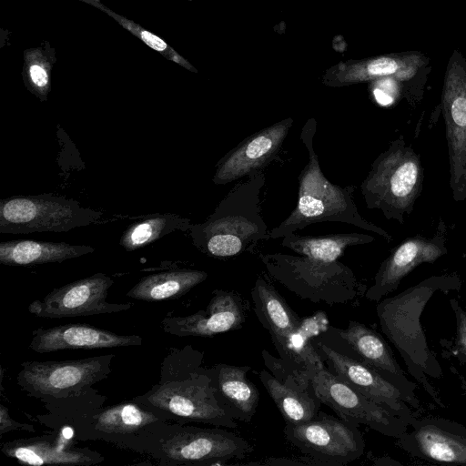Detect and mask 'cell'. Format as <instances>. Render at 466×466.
<instances>
[{"instance_id": "cell-6", "label": "cell", "mask_w": 466, "mask_h": 466, "mask_svg": "<svg viewBox=\"0 0 466 466\" xmlns=\"http://www.w3.org/2000/svg\"><path fill=\"white\" fill-rule=\"evenodd\" d=\"M286 439L319 466H342L359 459L365 441L358 425L319 411L313 419L286 423Z\"/></svg>"}, {"instance_id": "cell-29", "label": "cell", "mask_w": 466, "mask_h": 466, "mask_svg": "<svg viewBox=\"0 0 466 466\" xmlns=\"http://www.w3.org/2000/svg\"><path fill=\"white\" fill-rule=\"evenodd\" d=\"M190 220L176 214H155L131 224L120 238L127 251L141 248L175 230H187Z\"/></svg>"}, {"instance_id": "cell-11", "label": "cell", "mask_w": 466, "mask_h": 466, "mask_svg": "<svg viewBox=\"0 0 466 466\" xmlns=\"http://www.w3.org/2000/svg\"><path fill=\"white\" fill-rule=\"evenodd\" d=\"M315 392L340 419L392 438H400L409 423L383 406L368 399L332 374L325 366L311 380Z\"/></svg>"}, {"instance_id": "cell-13", "label": "cell", "mask_w": 466, "mask_h": 466, "mask_svg": "<svg viewBox=\"0 0 466 466\" xmlns=\"http://www.w3.org/2000/svg\"><path fill=\"white\" fill-rule=\"evenodd\" d=\"M114 281L103 273L71 282L55 289L42 299L34 300L30 313L41 318H67L127 310L132 303H109L106 297Z\"/></svg>"}, {"instance_id": "cell-10", "label": "cell", "mask_w": 466, "mask_h": 466, "mask_svg": "<svg viewBox=\"0 0 466 466\" xmlns=\"http://www.w3.org/2000/svg\"><path fill=\"white\" fill-rule=\"evenodd\" d=\"M420 173L411 152L391 147L374 161L360 186L368 208H380L385 214L404 208L415 195Z\"/></svg>"}, {"instance_id": "cell-20", "label": "cell", "mask_w": 466, "mask_h": 466, "mask_svg": "<svg viewBox=\"0 0 466 466\" xmlns=\"http://www.w3.org/2000/svg\"><path fill=\"white\" fill-rule=\"evenodd\" d=\"M250 366L219 363L204 370L219 406L234 420L250 422L258 405L259 392L247 378Z\"/></svg>"}, {"instance_id": "cell-8", "label": "cell", "mask_w": 466, "mask_h": 466, "mask_svg": "<svg viewBox=\"0 0 466 466\" xmlns=\"http://www.w3.org/2000/svg\"><path fill=\"white\" fill-rule=\"evenodd\" d=\"M155 408L187 420L236 429L238 423L218 403L204 370L184 374L181 379L163 382L146 396Z\"/></svg>"}, {"instance_id": "cell-36", "label": "cell", "mask_w": 466, "mask_h": 466, "mask_svg": "<svg viewBox=\"0 0 466 466\" xmlns=\"http://www.w3.org/2000/svg\"><path fill=\"white\" fill-rule=\"evenodd\" d=\"M248 465H316L313 461L293 460L289 458H269L263 461L248 462Z\"/></svg>"}, {"instance_id": "cell-21", "label": "cell", "mask_w": 466, "mask_h": 466, "mask_svg": "<svg viewBox=\"0 0 466 466\" xmlns=\"http://www.w3.org/2000/svg\"><path fill=\"white\" fill-rule=\"evenodd\" d=\"M424 57L416 52L381 56L351 65L339 66L327 73L324 83L341 86L384 77L411 78L423 65Z\"/></svg>"}, {"instance_id": "cell-9", "label": "cell", "mask_w": 466, "mask_h": 466, "mask_svg": "<svg viewBox=\"0 0 466 466\" xmlns=\"http://www.w3.org/2000/svg\"><path fill=\"white\" fill-rule=\"evenodd\" d=\"M113 355L64 361H25L18 385L29 394L56 398L79 394L110 372Z\"/></svg>"}, {"instance_id": "cell-26", "label": "cell", "mask_w": 466, "mask_h": 466, "mask_svg": "<svg viewBox=\"0 0 466 466\" xmlns=\"http://www.w3.org/2000/svg\"><path fill=\"white\" fill-rule=\"evenodd\" d=\"M95 249L86 245L18 239L0 243V263L6 266H35L63 262Z\"/></svg>"}, {"instance_id": "cell-15", "label": "cell", "mask_w": 466, "mask_h": 466, "mask_svg": "<svg viewBox=\"0 0 466 466\" xmlns=\"http://www.w3.org/2000/svg\"><path fill=\"white\" fill-rule=\"evenodd\" d=\"M319 337L330 348L370 366L408 391L415 393L416 384L410 380L397 362L383 337L356 320L346 329L327 326Z\"/></svg>"}, {"instance_id": "cell-5", "label": "cell", "mask_w": 466, "mask_h": 466, "mask_svg": "<svg viewBox=\"0 0 466 466\" xmlns=\"http://www.w3.org/2000/svg\"><path fill=\"white\" fill-rule=\"evenodd\" d=\"M102 214L51 194L1 199L0 233L66 232L95 223Z\"/></svg>"}, {"instance_id": "cell-1", "label": "cell", "mask_w": 466, "mask_h": 466, "mask_svg": "<svg viewBox=\"0 0 466 466\" xmlns=\"http://www.w3.org/2000/svg\"><path fill=\"white\" fill-rule=\"evenodd\" d=\"M459 287L455 279L433 277L382 299L376 307L382 332L400 354L410 374L437 402L438 394L429 379H439L442 370L428 346L420 316L436 292Z\"/></svg>"}, {"instance_id": "cell-34", "label": "cell", "mask_w": 466, "mask_h": 466, "mask_svg": "<svg viewBox=\"0 0 466 466\" xmlns=\"http://www.w3.org/2000/svg\"><path fill=\"white\" fill-rule=\"evenodd\" d=\"M397 79L393 77H384L377 80V86L374 88V96L377 101L381 105H390L394 101L398 95Z\"/></svg>"}, {"instance_id": "cell-3", "label": "cell", "mask_w": 466, "mask_h": 466, "mask_svg": "<svg viewBox=\"0 0 466 466\" xmlns=\"http://www.w3.org/2000/svg\"><path fill=\"white\" fill-rule=\"evenodd\" d=\"M316 130L317 120L309 118L300 134L309 161L299 176L297 205L285 220L269 231L268 238H283L319 222H342L384 235L380 228L369 223L358 212L353 198L355 187L332 184L322 173L313 147Z\"/></svg>"}, {"instance_id": "cell-14", "label": "cell", "mask_w": 466, "mask_h": 466, "mask_svg": "<svg viewBox=\"0 0 466 466\" xmlns=\"http://www.w3.org/2000/svg\"><path fill=\"white\" fill-rule=\"evenodd\" d=\"M441 106L449 147L451 187L457 201L466 198V68L451 58L442 90Z\"/></svg>"}, {"instance_id": "cell-19", "label": "cell", "mask_w": 466, "mask_h": 466, "mask_svg": "<svg viewBox=\"0 0 466 466\" xmlns=\"http://www.w3.org/2000/svg\"><path fill=\"white\" fill-rule=\"evenodd\" d=\"M142 343L138 335L116 334L86 324H67L33 331L29 348L38 353L62 350H93L135 346Z\"/></svg>"}, {"instance_id": "cell-27", "label": "cell", "mask_w": 466, "mask_h": 466, "mask_svg": "<svg viewBox=\"0 0 466 466\" xmlns=\"http://www.w3.org/2000/svg\"><path fill=\"white\" fill-rule=\"evenodd\" d=\"M208 274L197 269H177L142 278L127 296L145 301L177 299L203 282Z\"/></svg>"}, {"instance_id": "cell-7", "label": "cell", "mask_w": 466, "mask_h": 466, "mask_svg": "<svg viewBox=\"0 0 466 466\" xmlns=\"http://www.w3.org/2000/svg\"><path fill=\"white\" fill-rule=\"evenodd\" d=\"M311 341L328 370L336 377L409 425L417 419L413 410L420 409V401L415 393L408 391L370 366L333 350L319 335L313 337Z\"/></svg>"}, {"instance_id": "cell-25", "label": "cell", "mask_w": 466, "mask_h": 466, "mask_svg": "<svg viewBox=\"0 0 466 466\" xmlns=\"http://www.w3.org/2000/svg\"><path fill=\"white\" fill-rule=\"evenodd\" d=\"M2 451L20 463L35 466L91 465L103 461V457L87 449L66 447L61 443L53 444L47 438L6 442Z\"/></svg>"}, {"instance_id": "cell-17", "label": "cell", "mask_w": 466, "mask_h": 466, "mask_svg": "<svg viewBox=\"0 0 466 466\" xmlns=\"http://www.w3.org/2000/svg\"><path fill=\"white\" fill-rule=\"evenodd\" d=\"M292 124L291 117L285 118L241 141L218 162L213 183L226 185L280 161L279 152Z\"/></svg>"}, {"instance_id": "cell-33", "label": "cell", "mask_w": 466, "mask_h": 466, "mask_svg": "<svg viewBox=\"0 0 466 466\" xmlns=\"http://www.w3.org/2000/svg\"><path fill=\"white\" fill-rule=\"evenodd\" d=\"M451 305L456 318L457 351L466 361V309L461 308L455 299L451 300Z\"/></svg>"}, {"instance_id": "cell-2", "label": "cell", "mask_w": 466, "mask_h": 466, "mask_svg": "<svg viewBox=\"0 0 466 466\" xmlns=\"http://www.w3.org/2000/svg\"><path fill=\"white\" fill-rule=\"evenodd\" d=\"M265 181V175L256 171L233 187L206 221L191 225L193 244L210 257L228 258L250 251L259 240L268 239L269 231L259 205Z\"/></svg>"}, {"instance_id": "cell-22", "label": "cell", "mask_w": 466, "mask_h": 466, "mask_svg": "<svg viewBox=\"0 0 466 466\" xmlns=\"http://www.w3.org/2000/svg\"><path fill=\"white\" fill-rule=\"evenodd\" d=\"M443 253L444 250L438 245L422 239L414 238L402 243L381 264L365 297L371 301H380L394 291L400 280L415 267L424 262H433Z\"/></svg>"}, {"instance_id": "cell-31", "label": "cell", "mask_w": 466, "mask_h": 466, "mask_svg": "<svg viewBox=\"0 0 466 466\" xmlns=\"http://www.w3.org/2000/svg\"><path fill=\"white\" fill-rule=\"evenodd\" d=\"M157 420L153 413L134 403H121L102 411L95 427L108 433H130Z\"/></svg>"}, {"instance_id": "cell-35", "label": "cell", "mask_w": 466, "mask_h": 466, "mask_svg": "<svg viewBox=\"0 0 466 466\" xmlns=\"http://www.w3.org/2000/svg\"><path fill=\"white\" fill-rule=\"evenodd\" d=\"M21 429L28 431H35V429L32 425L19 423L17 421L13 420L8 412V409L5 407L3 404L0 405V435H3L5 432L9 431Z\"/></svg>"}, {"instance_id": "cell-32", "label": "cell", "mask_w": 466, "mask_h": 466, "mask_svg": "<svg viewBox=\"0 0 466 466\" xmlns=\"http://www.w3.org/2000/svg\"><path fill=\"white\" fill-rule=\"evenodd\" d=\"M86 4L91 5L96 8L106 13L107 15L116 21L124 29L130 32L132 35L140 39L144 44L158 52L167 60L173 61L179 66L185 67L192 72H197V69L187 61L182 56H180L174 48H172L166 41L160 36L149 32L146 28L142 27L139 24L128 19L127 17L121 15L109 7H106L100 0H78Z\"/></svg>"}, {"instance_id": "cell-30", "label": "cell", "mask_w": 466, "mask_h": 466, "mask_svg": "<svg viewBox=\"0 0 466 466\" xmlns=\"http://www.w3.org/2000/svg\"><path fill=\"white\" fill-rule=\"evenodd\" d=\"M23 58L22 78L26 89L40 101H46L51 90L52 69L56 62V49L48 41H44L25 49Z\"/></svg>"}, {"instance_id": "cell-28", "label": "cell", "mask_w": 466, "mask_h": 466, "mask_svg": "<svg viewBox=\"0 0 466 466\" xmlns=\"http://www.w3.org/2000/svg\"><path fill=\"white\" fill-rule=\"evenodd\" d=\"M372 240V237L359 233L299 236L291 232L283 237L281 245L299 255L331 262L338 260L346 248Z\"/></svg>"}, {"instance_id": "cell-4", "label": "cell", "mask_w": 466, "mask_h": 466, "mask_svg": "<svg viewBox=\"0 0 466 466\" xmlns=\"http://www.w3.org/2000/svg\"><path fill=\"white\" fill-rule=\"evenodd\" d=\"M258 257L271 278L301 299L333 306L348 303L359 294L353 271L339 260L328 262L279 252L259 253Z\"/></svg>"}, {"instance_id": "cell-23", "label": "cell", "mask_w": 466, "mask_h": 466, "mask_svg": "<svg viewBox=\"0 0 466 466\" xmlns=\"http://www.w3.org/2000/svg\"><path fill=\"white\" fill-rule=\"evenodd\" d=\"M254 312L263 328L268 331L277 351L302 325L303 319L292 310L274 286L259 276L252 289Z\"/></svg>"}, {"instance_id": "cell-12", "label": "cell", "mask_w": 466, "mask_h": 466, "mask_svg": "<svg viewBox=\"0 0 466 466\" xmlns=\"http://www.w3.org/2000/svg\"><path fill=\"white\" fill-rule=\"evenodd\" d=\"M253 447L239 435L220 428H182L162 446V452L176 463L224 465L241 460Z\"/></svg>"}, {"instance_id": "cell-24", "label": "cell", "mask_w": 466, "mask_h": 466, "mask_svg": "<svg viewBox=\"0 0 466 466\" xmlns=\"http://www.w3.org/2000/svg\"><path fill=\"white\" fill-rule=\"evenodd\" d=\"M259 379L285 423L305 422L319 413L321 401L311 380H293L281 382L266 370L259 372Z\"/></svg>"}, {"instance_id": "cell-18", "label": "cell", "mask_w": 466, "mask_h": 466, "mask_svg": "<svg viewBox=\"0 0 466 466\" xmlns=\"http://www.w3.org/2000/svg\"><path fill=\"white\" fill-rule=\"evenodd\" d=\"M246 316V305L238 293L215 289L205 309L185 317L165 318L162 326L176 336L213 337L241 329Z\"/></svg>"}, {"instance_id": "cell-16", "label": "cell", "mask_w": 466, "mask_h": 466, "mask_svg": "<svg viewBox=\"0 0 466 466\" xmlns=\"http://www.w3.org/2000/svg\"><path fill=\"white\" fill-rule=\"evenodd\" d=\"M409 454L436 463L466 465V428L440 418H418L397 439Z\"/></svg>"}]
</instances>
